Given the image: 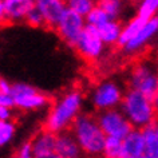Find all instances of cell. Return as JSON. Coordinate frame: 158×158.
Returning a JSON list of instances; mask_svg holds the SVG:
<instances>
[{
    "label": "cell",
    "instance_id": "cell-5",
    "mask_svg": "<svg viewBox=\"0 0 158 158\" xmlns=\"http://www.w3.org/2000/svg\"><path fill=\"white\" fill-rule=\"evenodd\" d=\"M123 87L115 81H102L90 93V102L98 113L119 109L125 98Z\"/></svg>",
    "mask_w": 158,
    "mask_h": 158
},
{
    "label": "cell",
    "instance_id": "cell-28",
    "mask_svg": "<svg viewBox=\"0 0 158 158\" xmlns=\"http://www.w3.org/2000/svg\"><path fill=\"white\" fill-rule=\"evenodd\" d=\"M0 121H12V110L0 107Z\"/></svg>",
    "mask_w": 158,
    "mask_h": 158
},
{
    "label": "cell",
    "instance_id": "cell-10",
    "mask_svg": "<svg viewBox=\"0 0 158 158\" xmlns=\"http://www.w3.org/2000/svg\"><path fill=\"white\" fill-rule=\"evenodd\" d=\"M36 2L32 0H2L0 2V16L3 22L20 23L26 22L30 11L35 8Z\"/></svg>",
    "mask_w": 158,
    "mask_h": 158
},
{
    "label": "cell",
    "instance_id": "cell-4",
    "mask_svg": "<svg viewBox=\"0 0 158 158\" xmlns=\"http://www.w3.org/2000/svg\"><path fill=\"white\" fill-rule=\"evenodd\" d=\"M127 85L130 90H135L154 101L158 93V70L154 62L141 60L135 63L127 75Z\"/></svg>",
    "mask_w": 158,
    "mask_h": 158
},
{
    "label": "cell",
    "instance_id": "cell-29",
    "mask_svg": "<svg viewBox=\"0 0 158 158\" xmlns=\"http://www.w3.org/2000/svg\"><path fill=\"white\" fill-rule=\"evenodd\" d=\"M154 107H156V113H157V118H158V93L156 98H154Z\"/></svg>",
    "mask_w": 158,
    "mask_h": 158
},
{
    "label": "cell",
    "instance_id": "cell-3",
    "mask_svg": "<svg viewBox=\"0 0 158 158\" xmlns=\"http://www.w3.org/2000/svg\"><path fill=\"white\" fill-rule=\"evenodd\" d=\"M119 110L137 130H143L158 119L154 101L135 90L126 91Z\"/></svg>",
    "mask_w": 158,
    "mask_h": 158
},
{
    "label": "cell",
    "instance_id": "cell-25",
    "mask_svg": "<svg viewBox=\"0 0 158 158\" xmlns=\"http://www.w3.org/2000/svg\"><path fill=\"white\" fill-rule=\"evenodd\" d=\"M15 157L18 158H35V153H34V148L31 141H26L20 143V146L16 149Z\"/></svg>",
    "mask_w": 158,
    "mask_h": 158
},
{
    "label": "cell",
    "instance_id": "cell-27",
    "mask_svg": "<svg viewBox=\"0 0 158 158\" xmlns=\"http://www.w3.org/2000/svg\"><path fill=\"white\" fill-rule=\"evenodd\" d=\"M12 86L7 79H0V94H12Z\"/></svg>",
    "mask_w": 158,
    "mask_h": 158
},
{
    "label": "cell",
    "instance_id": "cell-17",
    "mask_svg": "<svg viewBox=\"0 0 158 158\" xmlns=\"http://www.w3.org/2000/svg\"><path fill=\"white\" fill-rule=\"evenodd\" d=\"M146 141L145 158H158V119L142 130Z\"/></svg>",
    "mask_w": 158,
    "mask_h": 158
},
{
    "label": "cell",
    "instance_id": "cell-32",
    "mask_svg": "<svg viewBox=\"0 0 158 158\" xmlns=\"http://www.w3.org/2000/svg\"><path fill=\"white\" fill-rule=\"evenodd\" d=\"M11 158H18V157H15V156H14V157H11Z\"/></svg>",
    "mask_w": 158,
    "mask_h": 158
},
{
    "label": "cell",
    "instance_id": "cell-31",
    "mask_svg": "<svg viewBox=\"0 0 158 158\" xmlns=\"http://www.w3.org/2000/svg\"><path fill=\"white\" fill-rule=\"evenodd\" d=\"M154 64H156V67H157V70H158V59H157V60H156V62H154Z\"/></svg>",
    "mask_w": 158,
    "mask_h": 158
},
{
    "label": "cell",
    "instance_id": "cell-23",
    "mask_svg": "<svg viewBox=\"0 0 158 158\" xmlns=\"http://www.w3.org/2000/svg\"><path fill=\"white\" fill-rule=\"evenodd\" d=\"M85 19H86V24L87 26H93V27H97V28L101 27L102 24H105L107 20H110L109 16L106 15V12L98 4L94 7L93 11Z\"/></svg>",
    "mask_w": 158,
    "mask_h": 158
},
{
    "label": "cell",
    "instance_id": "cell-26",
    "mask_svg": "<svg viewBox=\"0 0 158 158\" xmlns=\"http://www.w3.org/2000/svg\"><path fill=\"white\" fill-rule=\"evenodd\" d=\"M0 107L11 110L15 107V98L12 94H0Z\"/></svg>",
    "mask_w": 158,
    "mask_h": 158
},
{
    "label": "cell",
    "instance_id": "cell-18",
    "mask_svg": "<svg viewBox=\"0 0 158 158\" xmlns=\"http://www.w3.org/2000/svg\"><path fill=\"white\" fill-rule=\"evenodd\" d=\"M102 10L106 12L110 20H119L123 12V4L118 0H102L97 3Z\"/></svg>",
    "mask_w": 158,
    "mask_h": 158
},
{
    "label": "cell",
    "instance_id": "cell-12",
    "mask_svg": "<svg viewBox=\"0 0 158 158\" xmlns=\"http://www.w3.org/2000/svg\"><path fill=\"white\" fill-rule=\"evenodd\" d=\"M158 34V15L146 23L142 28L138 31V34L123 47L126 54H137L152 40Z\"/></svg>",
    "mask_w": 158,
    "mask_h": 158
},
{
    "label": "cell",
    "instance_id": "cell-19",
    "mask_svg": "<svg viewBox=\"0 0 158 158\" xmlns=\"http://www.w3.org/2000/svg\"><path fill=\"white\" fill-rule=\"evenodd\" d=\"M102 158H122V139L114 137L106 138Z\"/></svg>",
    "mask_w": 158,
    "mask_h": 158
},
{
    "label": "cell",
    "instance_id": "cell-20",
    "mask_svg": "<svg viewBox=\"0 0 158 158\" xmlns=\"http://www.w3.org/2000/svg\"><path fill=\"white\" fill-rule=\"evenodd\" d=\"M16 123L14 121H0V145L7 146L15 138Z\"/></svg>",
    "mask_w": 158,
    "mask_h": 158
},
{
    "label": "cell",
    "instance_id": "cell-8",
    "mask_svg": "<svg viewBox=\"0 0 158 158\" xmlns=\"http://www.w3.org/2000/svg\"><path fill=\"white\" fill-rule=\"evenodd\" d=\"M98 122H99L102 130L106 137H114L123 139L134 130L133 125L125 117V114L119 109L101 111L97 114Z\"/></svg>",
    "mask_w": 158,
    "mask_h": 158
},
{
    "label": "cell",
    "instance_id": "cell-24",
    "mask_svg": "<svg viewBox=\"0 0 158 158\" xmlns=\"http://www.w3.org/2000/svg\"><path fill=\"white\" fill-rule=\"evenodd\" d=\"M26 23L31 27H35V28H39V27L44 26V20H43V16L40 14V11L36 8V6H35V8H32L30 11V14L27 15L26 18Z\"/></svg>",
    "mask_w": 158,
    "mask_h": 158
},
{
    "label": "cell",
    "instance_id": "cell-1",
    "mask_svg": "<svg viewBox=\"0 0 158 158\" xmlns=\"http://www.w3.org/2000/svg\"><path fill=\"white\" fill-rule=\"evenodd\" d=\"M85 98L82 91L71 89L63 93L51 103L48 113L43 122V129L55 134L70 131L74 122L82 114Z\"/></svg>",
    "mask_w": 158,
    "mask_h": 158
},
{
    "label": "cell",
    "instance_id": "cell-9",
    "mask_svg": "<svg viewBox=\"0 0 158 158\" xmlns=\"http://www.w3.org/2000/svg\"><path fill=\"white\" fill-rule=\"evenodd\" d=\"M105 43L98 34V28L93 26H86L83 35L77 43L75 48L78 54L86 60H98L105 52Z\"/></svg>",
    "mask_w": 158,
    "mask_h": 158
},
{
    "label": "cell",
    "instance_id": "cell-13",
    "mask_svg": "<svg viewBox=\"0 0 158 158\" xmlns=\"http://www.w3.org/2000/svg\"><path fill=\"white\" fill-rule=\"evenodd\" d=\"M55 153L60 158H87L71 131H64L56 135Z\"/></svg>",
    "mask_w": 158,
    "mask_h": 158
},
{
    "label": "cell",
    "instance_id": "cell-11",
    "mask_svg": "<svg viewBox=\"0 0 158 158\" xmlns=\"http://www.w3.org/2000/svg\"><path fill=\"white\" fill-rule=\"evenodd\" d=\"M36 8L40 11L43 16L44 27L55 30L67 10V3L62 0H38Z\"/></svg>",
    "mask_w": 158,
    "mask_h": 158
},
{
    "label": "cell",
    "instance_id": "cell-22",
    "mask_svg": "<svg viewBox=\"0 0 158 158\" xmlns=\"http://www.w3.org/2000/svg\"><path fill=\"white\" fill-rule=\"evenodd\" d=\"M95 6L97 3L91 2V0H70V2H67L69 8H71L74 12H77L78 15H81L83 18L87 16Z\"/></svg>",
    "mask_w": 158,
    "mask_h": 158
},
{
    "label": "cell",
    "instance_id": "cell-14",
    "mask_svg": "<svg viewBox=\"0 0 158 158\" xmlns=\"http://www.w3.org/2000/svg\"><path fill=\"white\" fill-rule=\"evenodd\" d=\"M146 141L142 130L134 129L122 139V158H145Z\"/></svg>",
    "mask_w": 158,
    "mask_h": 158
},
{
    "label": "cell",
    "instance_id": "cell-6",
    "mask_svg": "<svg viewBox=\"0 0 158 158\" xmlns=\"http://www.w3.org/2000/svg\"><path fill=\"white\" fill-rule=\"evenodd\" d=\"M15 107L20 111H38L50 106V97L24 82H16L12 86Z\"/></svg>",
    "mask_w": 158,
    "mask_h": 158
},
{
    "label": "cell",
    "instance_id": "cell-2",
    "mask_svg": "<svg viewBox=\"0 0 158 158\" xmlns=\"http://www.w3.org/2000/svg\"><path fill=\"white\" fill-rule=\"evenodd\" d=\"M87 158H99L103 154L106 134L102 130L97 115L82 113L70 130Z\"/></svg>",
    "mask_w": 158,
    "mask_h": 158
},
{
    "label": "cell",
    "instance_id": "cell-7",
    "mask_svg": "<svg viewBox=\"0 0 158 158\" xmlns=\"http://www.w3.org/2000/svg\"><path fill=\"white\" fill-rule=\"evenodd\" d=\"M86 19L77 12H74L71 8L67 7L63 16L56 26V34L59 38L70 47H75L77 43L79 42L81 36L83 35V31L86 28Z\"/></svg>",
    "mask_w": 158,
    "mask_h": 158
},
{
    "label": "cell",
    "instance_id": "cell-15",
    "mask_svg": "<svg viewBox=\"0 0 158 158\" xmlns=\"http://www.w3.org/2000/svg\"><path fill=\"white\" fill-rule=\"evenodd\" d=\"M35 153V158L48 156L51 153H55V146H56V135L47 130L43 129L42 131L36 133L31 139Z\"/></svg>",
    "mask_w": 158,
    "mask_h": 158
},
{
    "label": "cell",
    "instance_id": "cell-21",
    "mask_svg": "<svg viewBox=\"0 0 158 158\" xmlns=\"http://www.w3.org/2000/svg\"><path fill=\"white\" fill-rule=\"evenodd\" d=\"M137 15L148 19H153L154 16L158 15V0H143L138 4L137 8Z\"/></svg>",
    "mask_w": 158,
    "mask_h": 158
},
{
    "label": "cell",
    "instance_id": "cell-30",
    "mask_svg": "<svg viewBox=\"0 0 158 158\" xmlns=\"http://www.w3.org/2000/svg\"><path fill=\"white\" fill-rule=\"evenodd\" d=\"M39 158H60V157H59L56 153H51V154H48V156H44V157H39Z\"/></svg>",
    "mask_w": 158,
    "mask_h": 158
},
{
    "label": "cell",
    "instance_id": "cell-16",
    "mask_svg": "<svg viewBox=\"0 0 158 158\" xmlns=\"http://www.w3.org/2000/svg\"><path fill=\"white\" fill-rule=\"evenodd\" d=\"M123 30V24L119 20H107L105 24L98 27V34L102 39V42L107 46L118 44Z\"/></svg>",
    "mask_w": 158,
    "mask_h": 158
}]
</instances>
